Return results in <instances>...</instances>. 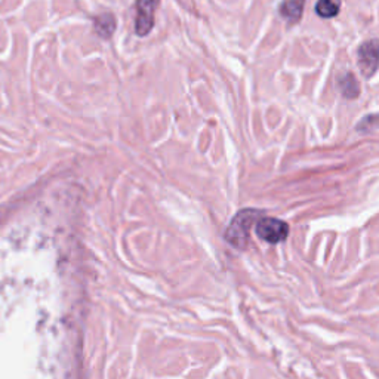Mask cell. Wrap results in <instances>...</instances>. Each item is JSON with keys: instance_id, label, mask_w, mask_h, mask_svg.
<instances>
[{"instance_id": "obj_6", "label": "cell", "mask_w": 379, "mask_h": 379, "mask_svg": "<svg viewBox=\"0 0 379 379\" xmlns=\"http://www.w3.org/2000/svg\"><path fill=\"white\" fill-rule=\"evenodd\" d=\"M94 28L96 31V35L103 39H110L116 30V18L113 14L105 12L98 17H95L94 19Z\"/></svg>"}, {"instance_id": "obj_3", "label": "cell", "mask_w": 379, "mask_h": 379, "mask_svg": "<svg viewBox=\"0 0 379 379\" xmlns=\"http://www.w3.org/2000/svg\"><path fill=\"white\" fill-rule=\"evenodd\" d=\"M357 60H359L357 62H359V69L364 78H372L379 69V40L372 39L360 45Z\"/></svg>"}, {"instance_id": "obj_8", "label": "cell", "mask_w": 379, "mask_h": 379, "mask_svg": "<svg viewBox=\"0 0 379 379\" xmlns=\"http://www.w3.org/2000/svg\"><path fill=\"white\" fill-rule=\"evenodd\" d=\"M341 0H319L316 12L321 18H333L340 14Z\"/></svg>"}, {"instance_id": "obj_5", "label": "cell", "mask_w": 379, "mask_h": 379, "mask_svg": "<svg viewBox=\"0 0 379 379\" xmlns=\"http://www.w3.org/2000/svg\"><path fill=\"white\" fill-rule=\"evenodd\" d=\"M306 0H283L280 5V15L283 17L289 24H295L301 19L304 12Z\"/></svg>"}, {"instance_id": "obj_2", "label": "cell", "mask_w": 379, "mask_h": 379, "mask_svg": "<svg viewBox=\"0 0 379 379\" xmlns=\"http://www.w3.org/2000/svg\"><path fill=\"white\" fill-rule=\"evenodd\" d=\"M255 233L261 240L274 245L286 239L289 234V225L281 220L265 216V218L256 221Z\"/></svg>"}, {"instance_id": "obj_1", "label": "cell", "mask_w": 379, "mask_h": 379, "mask_svg": "<svg viewBox=\"0 0 379 379\" xmlns=\"http://www.w3.org/2000/svg\"><path fill=\"white\" fill-rule=\"evenodd\" d=\"M259 213L252 209H245L237 213L231 220L225 231V240L239 251H245L249 242V230L258 220Z\"/></svg>"}, {"instance_id": "obj_7", "label": "cell", "mask_w": 379, "mask_h": 379, "mask_svg": "<svg viewBox=\"0 0 379 379\" xmlns=\"http://www.w3.org/2000/svg\"><path fill=\"white\" fill-rule=\"evenodd\" d=\"M338 86H340V91L342 92V95L345 96V98L354 100L360 95L359 80L355 79V76L353 73H345V74L340 76Z\"/></svg>"}, {"instance_id": "obj_4", "label": "cell", "mask_w": 379, "mask_h": 379, "mask_svg": "<svg viewBox=\"0 0 379 379\" xmlns=\"http://www.w3.org/2000/svg\"><path fill=\"white\" fill-rule=\"evenodd\" d=\"M160 0H136L135 31L138 36H147L155 27V14Z\"/></svg>"}]
</instances>
